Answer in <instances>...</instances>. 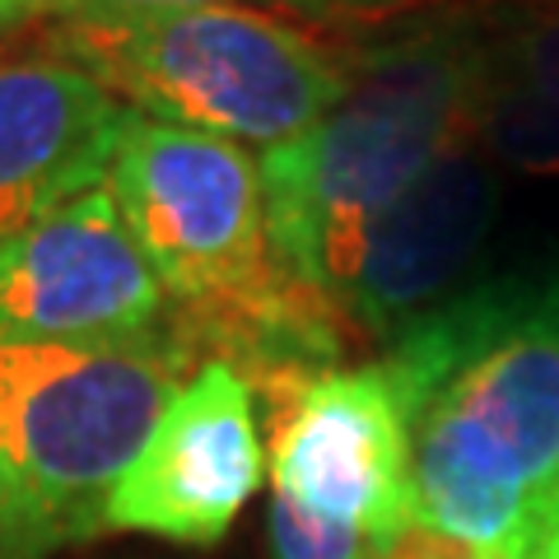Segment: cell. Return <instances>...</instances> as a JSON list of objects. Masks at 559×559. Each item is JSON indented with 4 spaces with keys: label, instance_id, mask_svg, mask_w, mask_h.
Returning <instances> with one entry per match:
<instances>
[{
    "label": "cell",
    "instance_id": "obj_14",
    "mask_svg": "<svg viewBox=\"0 0 559 559\" xmlns=\"http://www.w3.org/2000/svg\"><path fill=\"white\" fill-rule=\"evenodd\" d=\"M280 5L299 10L318 24H378V20H392L401 10L425 5V0H280Z\"/></svg>",
    "mask_w": 559,
    "mask_h": 559
},
{
    "label": "cell",
    "instance_id": "obj_11",
    "mask_svg": "<svg viewBox=\"0 0 559 559\" xmlns=\"http://www.w3.org/2000/svg\"><path fill=\"white\" fill-rule=\"evenodd\" d=\"M485 98L559 108V0L485 24Z\"/></svg>",
    "mask_w": 559,
    "mask_h": 559
},
{
    "label": "cell",
    "instance_id": "obj_9",
    "mask_svg": "<svg viewBox=\"0 0 559 559\" xmlns=\"http://www.w3.org/2000/svg\"><path fill=\"white\" fill-rule=\"evenodd\" d=\"M499 201L503 182L489 154H480V140L452 145L364 229L341 285L345 322L359 336L392 341L401 326L452 299L495 234Z\"/></svg>",
    "mask_w": 559,
    "mask_h": 559
},
{
    "label": "cell",
    "instance_id": "obj_16",
    "mask_svg": "<svg viewBox=\"0 0 559 559\" xmlns=\"http://www.w3.org/2000/svg\"><path fill=\"white\" fill-rule=\"evenodd\" d=\"M43 555H47V540L28 527L24 513L0 489V559H43Z\"/></svg>",
    "mask_w": 559,
    "mask_h": 559
},
{
    "label": "cell",
    "instance_id": "obj_13",
    "mask_svg": "<svg viewBox=\"0 0 559 559\" xmlns=\"http://www.w3.org/2000/svg\"><path fill=\"white\" fill-rule=\"evenodd\" d=\"M271 555L275 559H378L382 550L359 532L308 518L289 499H271Z\"/></svg>",
    "mask_w": 559,
    "mask_h": 559
},
{
    "label": "cell",
    "instance_id": "obj_15",
    "mask_svg": "<svg viewBox=\"0 0 559 559\" xmlns=\"http://www.w3.org/2000/svg\"><path fill=\"white\" fill-rule=\"evenodd\" d=\"M224 0H80L70 14H94V20H140V14H178V10H205Z\"/></svg>",
    "mask_w": 559,
    "mask_h": 559
},
{
    "label": "cell",
    "instance_id": "obj_1",
    "mask_svg": "<svg viewBox=\"0 0 559 559\" xmlns=\"http://www.w3.org/2000/svg\"><path fill=\"white\" fill-rule=\"evenodd\" d=\"M411 433V527L532 559L559 480V280H489L378 359Z\"/></svg>",
    "mask_w": 559,
    "mask_h": 559
},
{
    "label": "cell",
    "instance_id": "obj_10",
    "mask_svg": "<svg viewBox=\"0 0 559 559\" xmlns=\"http://www.w3.org/2000/svg\"><path fill=\"white\" fill-rule=\"evenodd\" d=\"M131 108L51 51L0 57V242L108 178Z\"/></svg>",
    "mask_w": 559,
    "mask_h": 559
},
{
    "label": "cell",
    "instance_id": "obj_7",
    "mask_svg": "<svg viewBox=\"0 0 559 559\" xmlns=\"http://www.w3.org/2000/svg\"><path fill=\"white\" fill-rule=\"evenodd\" d=\"M168 312L108 182L0 242V341H127L159 331Z\"/></svg>",
    "mask_w": 559,
    "mask_h": 559
},
{
    "label": "cell",
    "instance_id": "obj_3",
    "mask_svg": "<svg viewBox=\"0 0 559 559\" xmlns=\"http://www.w3.org/2000/svg\"><path fill=\"white\" fill-rule=\"evenodd\" d=\"M43 51L80 66L131 112L280 150L308 135L349 90V66L308 28L238 5L140 20L61 14Z\"/></svg>",
    "mask_w": 559,
    "mask_h": 559
},
{
    "label": "cell",
    "instance_id": "obj_12",
    "mask_svg": "<svg viewBox=\"0 0 559 559\" xmlns=\"http://www.w3.org/2000/svg\"><path fill=\"white\" fill-rule=\"evenodd\" d=\"M476 140L499 164L522 173H559V108L522 98H485Z\"/></svg>",
    "mask_w": 559,
    "mask_h": 559
},
{
    "label": "cell",
    "instance_id": "obj_17",
    "mask_svg": "<svg viewBox=\"0 0 559 559\" xmlns=\"http://www.w3.org/2000/svg\"><path fill=\"white\" fill-rule=\"evenodd\" d=\"M80 0H0V33L20 28V24H38V20H61Z\"/></svg>",
    "mask_w": 559,
    "mask_h": 559
},
{
    "label": "cell",
    "instance_id": "obj_18",
    "mask_svg": "<svg viewBox=\"0 0 559 559\" xmlns=\"http://www.w3.org/2000/svg\"><path fill=\"white\" fill-rule=\"evenodd\" d=\"M532 559H559V480H555V495H550L546 522H540V536H536Z\"/></svg>",
    "mask_w": 559,
    "mask_h": 559
},
{
    "label": "cell",
    "instance_id": "obj_4",
    "mask_svg": "<svg viewBox=\"0 0 559 559\" xmlns=\"http://www.w3.org/2000/svg\"><path fill=\"white\" fill-rule=\"evenodd\" d=\"M187 369L168 322L127 341H0V489L47 550L103 532Z\"/></svg>",
    "mask_w": 559,
    "mask_h": 559
},
{
    "label": "cell",
    "instance_id": "obj_8",
    "mask_svg": "<svg viewBox=\"0 0 559 559\" xmlns=\"http://www.w3.org/2000/svg\"><path fill=\"white\" fill-rule=\"evenodd\" d=\"M261 476L266 448L248 378L229 364H201L168 396L145 448L112 485L103 527L215 546L248 509Z\"/></svg>",
    "mask_w": 559,
    "mask_h": 559
},
{
    "label": "cell",
    "instance_id": "obj_2",
    "mask_svg": "<svg viewBox=\"0 0 559 559\" xmlns=\"http://www.w3.org/2000/svg\"><path fill=\"white\" fill-rule=\"evenodd\" d=\"M345 66L349 90L336 108L261 159L275 261L336 304L364 229L452 145L476 140L485 20L439 14L355 51Z\"/></svg>",
    "mask_w": 559,
    "mask_h": 559
},
{
    "label": "cell",
    "instance_id": "obj_5",
    "mask_svg": "<svg viewBox=\"0 0 559 559\" xmlns=\"http://www.w3.org/2000/svg\"><path fill=\"white\" fill-rule=\"evenodd\" d=\"M103 182L173 308L229 304L280 266L261 164L229 135L131 112Z\"/></svg>",
    "mask_w": 559,
    "mask_h": 559
},
{
    "label": "cell",
    "instance_id": "obj_6",
    "mask_svg": "<svg viewBox=\"0 0 559 559\" xmlns=\"http://www.w3.org/2000/svg\"><path fill=\"white\" fill-rule=\"evenodd\" d=\"M271 480L378 550L411 532V433L382 369H336L271 406Z\"/></svg>",
    "mask_w": 559,
    "mask_h": 559
}]
</instances>
